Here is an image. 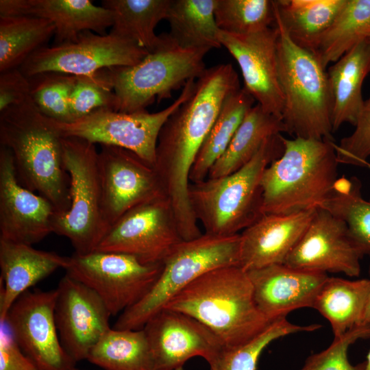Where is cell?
<instances>
[{
    "label": "cell",
    "mask_w": 370,
    "mask_h": 370,
    "mask_svg": "<svg viewBox=\"0 0 370 370\" xmlns=\"http://www.w3.org/2000/svg\"><path fill=\"white\" fill-rule=\"evenodd\" d=\"M143 330L156 370H175L195 356H201L209 363L223 349L219 338L204 324L167 308L152 316Z\"/></svg>",
    "instance_id": "cell-20"
},
{
    "label": "cell",
    "mask_w": 370,
    "mask_h": 370,
    "mask_svg": "<svg viewBox=\"0 0 370 370\" xmlns=\"http://www.w3.org/2000/svg\"><path fill=\"white\" fill-rule=\"evenodd\" d=\"M175 370H184V369H183V367H179V368L175 369Z\"/></svg>",
    "instance_id": "cell-47"
},
{
    "label": "cell",
    "mask_w": 370,
    "mask_h": 370,
    "mask_svg": "<svg viewBox=\"0 0 370 370\" xmlns=\"http://www.w3.org/2000/svg\"><path fill=\"white\" fill-rule=\"evenodd\" d=\"M164 308L186 314L204 324L224 349L246 343L273 321L258 308L248 274L239 266L222 267L205 273Z\"/></svg>",
    "instance_id": "cell-2"
},
{
    "label": "cell",
    "mask_w": 370,
    "mask_h": 370,
    "mask_svg": "<svg viewBox=\"0 0 370 370\" xmlns=\"http://www.w3.org/2000/svg\"><path fill=\"white\" fill-rule=\"evenodd\" d=\"M361 187L357 177L338 178L331 195L319 208L343 221L352 238L370 256V198L362 197Z\"/></svg>",
    "instance_id": "cell-35"
},
{
    "label": "cell",
    "mask_w": 370,
    "mask_h": 370,
    "mask_svg": "<svg viewBox=\"0 0 370 370\" xmlns=\"http://www.w3.org/2000/svg\"><path fill=\"white\" fill-rule=\"evenodd\" d=\"M240 234L221 236L202 234L177 243L162 261L156 282L136 304L118 317L114 328L143 329L186 286L205 273L226 266H239Z\"/></svg>",
    "instance_id": "cell-7"
},
{
    "label": "cell",
    "mask_w": 370,
    "mask_h": 370,
    "mask_svg": "<svg viewBox=\"0 0 370 370\" xmlns=\"http://www.w3.org/2000/svg\"><path fill=\"white\" fill-rule=\"evenodd\" d=\"M24 16L49 20L55 26L54 45L75 41L85 31L100 35L113 24L111 12L89 0H25Z\"/></svg>",
    "instance_id": "cell-25"
},
{
    "label": "cell",
    "mask_w": 370,
    "mask_h": 370,
    "mask_svg": "<svg viewBox=\"0 0 370 370\" xmlns=\"http://www.w3.org/2000/svg\"><path fill=\"white\" fill-rule=\"evenodd\" d=\"M182 241L171 204L162 197L123 214L110 226L95 251L124 254L145 264H160Z\"/></svg>",
    "instance_id": "cell-13"
},
{
    "label": "cell",
    "mask_w": 370,
    "mask_h": 370,
    "mask_svg": "<svg viewBox=\"0 0 370 370\" xmlns=\"http://www.w3.org/2000/svg\"><path fill=\"white\" fill-rule=\"evenodd\" d=\"M62 158L69 176L70 206L56 218L53 233L67 238L77 254L96 250L110 227L102 211L95 145L76 137L61 138Z\"/></svg>",
    "instance_id": "cell-9"
},
{
    "label": "cell",
    "mask_w": 370,
    "mask_h": 370,
    "mask_svg": "<svg viewBox=\"0 0 370 370\" xmlns=\"http://www.w3.org/2000/svg\"><path fill=\"white\" fill-rule=\"evenodd\" d=\"M369 279L370 280V265H369ZM361 325L364 326H370V293H369L367 304L365 310Z\"/></svg>",
    "instance_id": "cell-44"
},
{
    "label": "cell",
    "mask_w": 370,
    "mask_h": 370,
    "mask_svg": "<svg viewBox=\"0 0 370 370\" xmlns=\"http://www.w3.org/2000/svg\"><path fill=\"white\" fill-rule=\"evenodd\" d=\"M365 255L343 221L323 208H317L284 264L301 269L358 277L360 260Z\"/></svg>",
    "instance_id": "cell-16"
},
{
    "label": "cell",
    "mask_w": 370,
    "mask_h": 370,
    "mask_svg": "<svg viewBox=\"0 0 370 370\" xmlns=\"http://www.w3.org/2000/svg\"><path fill=\"white\" fill-rule=\"evenodd\" d=\"M370 36V0H346L312 53L325 69Z\"/></svg>",
    "instance_id": "cell-32"
},
{
    "label": "cell",
    "mask_w": 370,
    "mask_h": 370,
    "mask_svg": "<svg viewBox=\"0 0 370 370\" xmlns=\"http://www.w3.org/2000/svg\"><path fill=\"white\" fill-rule=\"evenodd\" d=\"M162 267V263L145 264L124 254L94 251L74 253L65 270L66 274L94 291L114 316L145 297Z\"/></svg>",
    "instance_id": "cell-11"
},
{
    "label": "cell",
    "mask_w": 370,
    "mask_h": 370,
    "mask_svg": "<svg viewBox=\"0 0 370 370\" xmlns=\"http://www.w3.org/2000/svg\"><path fill=\"white\" fill-rule=\"evenodd\" d=\"M31 93L29 78L21 71L13 69L0 75V112L23 103Z\"/></svg>",
    "instance_id": "cell-42"
},
{
    "label": "cell",
    "mask_w": 370,
    "mask_h": 370,
    "mask_svg": "<svg viewBox=\"0 0 370 370\" xmlns=\"http://www.w3.org/2000/svg\"><path fill=\"white\" fill-rule=\"evenodd\" d=\"M365 370H370V349L367 354L365 360Z\"/></svg>",
    "instance_id": "cell-45"
},
{
    "label": "cell",
    "mask_w": 370,
    "mask_h": 370,
    "mask_svg": "<svg viewBox=\"0 0 370 370\" xmlns=\"http://www.w3.org/2000/svg\"><path fill=\"white\" fill-rule=\"evenodd\" d=\"M196 79H189L179 97L162 110L132 113L101 108L71 122L46 116L60 137H76L93 144L130 150L154 166L160 130L169 116L193 93Z\"/></svg>",
    "instance_id": "cell-10"
},
{
    "label": "cell",
    "mask_w": 370,
    "mask_h": 370,
    "mask_svg": "<svg viewBox=\"0 0 370 370\" xmlns=\"http://www.w3.org/2000/svg\"><path fill=\"white\" fill-rule=\"evenodd\" d=\"M148 53L132 40L111 32L85 31L75 41L38 49L19 69L29 78L45 73L91 76L105 69L134 66Z\"/></svg>",
    "instance_id": "cell-12"
},
{
    "label": "cell",
    "mask_w": 370,
    "mask_h": 370,
    "mask_svg": "<svg viewBox=\"0 0 370 370\" xmlns=\"http://www.w3.org/2000/svg\"><path fill=\"white\" fill-rule=\"evenodd\" d=\"M61 138L29 96L0 112V143L12 156L18 180L49 201L58 215L70 206Z\"/></svg>",
    "instance_id": "cell-3"
},
{
    "label": "cell",
    "mask_w": 370,
    "mask_h": 370,
    "mask_svg": "<svg viewBox=\"0 0 370 370\" xmlns=\"http://www.w3.org/2000/svg\"><path fill=\"white\" fill-rule=\"evenodd\" d=\"M283 152L264 171L262 214L319 208L331 195L338 164L334 141L282 136Z\"/></svg>",
    "instance_id": "cell-4"
},
{
    "label": "cell",
    "mask_w": 370,
    "mask_h": 370,
    "mask_svg": "<svg viewBox=\"0 0 370 370\" xmlns=\"http://www.w3.org/2000/svg\"><path fill=\"white\" fill-rule=\"evenodd\" d=\"M368 38L370 40V36Z\"/></svg>",
    "instance_id": "cell-49"
},
{
    "label": "cell",
    "mask_w": 370,
    "mask_h": 370,
    "mask_svg": "<svg viewBox=\"0 0 370 370\" xmlns=\"http://www.w3.org/2000/svg\"><path fill=\"white\" fill-rule=\"evenodd\" d=\"M98 166L103 215L109 227L129 210L166 197L154 166L130 150L101 145Z\"/></svg>",
    "instance_id": "cell-15"
},
{
    "label": "cell",
    "mask_w": 370,
    "mask_h": 370,
    "mask_svg": "<svg viewBox=\"0 0 370 370\" xmlns=\"http://www.w3.org/2000/svg\"><path fill=\"white\" fill-rule=\"evenodd\" d=\"M160 36L156 48L137 64L106 69L117 99L116 111L146 110L156 99L171 97L173 91L206 69L204 59L210 49L183 48L169 34Z\"/></svg>",
    "instance_id": "cell-8"
},
{
    "label": "cell",
    "mask_w": 370,
    "mask_h": 370,
    "mask_svg": "<svg viewBox=\"0 0 370 370\" xmlns=\"http://www.w3.org/2000/svg\"><path fill=\"white\" fill-rule=\"evenodd\" d=\"M255 302L270 321L286 317L294 310L312 308L327 273L275 264L247 271Z\"/></svg>",
    "instance_id": "cell-21"
},
{
    "label": "cell",
    "mask_w": 370,
    "mask_h": 370,
    "mask_svg": "<svg viewBox=\"0 0 370 370\" xmlns=\"http://www.w3.org/2000/svg\"><path fill=\"white\" fill-rule=\"evenodd\" d=\"M315 210L263 214L240 234L239 267L249 271L284 264L306 230Z\"/></svg>",
    "instance_id": "cell-22"
},
{
    "label": "cell",
    "mask_w": 370,
    "mask_h": 370,
    "mask_svg": "<svg viewBox=\"0 0 370 370\" xmlns=\"http://www.w3.org/2000/svg\"><path fill=\"white\" fill-rule=\"evenodd\" d=\"M275 25L262 31L233 34L219 30L218 40L240 66L243 88L262 108L282 119L284 98L280 87Z\"/></svg>",
    "instance_id": "cell-19"
},
{
    "label": "cell",
    "mask_w": 370,
    "mask_h": 370,
    "mask_svg": "<svg viewBox=\"0 0 370 370\" xmlns=\"http://www.w3.org/2000/svg\"><path fill=\"white\" fill-rule=\"evenodd\" d=\"M275 14L291 40L312 51L320 36L332 25L346 0H276Z\"/></svg>",
    "instance_id": "cell-28"
},
{
    "label": "cell",
    "mask_w": 370,
    "mask_h": 370,
    "mask_svg": "<svg viewBox=\"0 0 370 370\" xmlns=\"http://www.w3.org/2000/svg\"><path fill=\"white\" fill-rule=\"evenodd\" d=\"M282 138L280 134L266 140L249 162L230 175L190 183V204L205 234H239L263 215L261 180L265 169L282 155Z\"/></svg>",
    "instance_id": "cell-5"
},
{
    "label": "cell",
    "mask_w": 370,
    "mask_h": 370,
    "mask_svg": "<svg viewBox=\"0 0 370 370\" xmlns=\"http://www.w3.org/2000/svg\"><path fill=\"white\" fill-rule=\"evenodd\" d=\"M57 288L28 290L9 309L5 323L39 370H73L76 362L63 348L56 319Z\"/></svg>",
    "instance_id": "cell-14"
},
{
    "label": "cell",
    "mask_w": 370,
    "mask_h": 370,
    "mask_svg": "<svg viewBox=\"0 0 370 370\" xmlns=\"http://www.w3.org/2000/svg\"><path fill=\"white\" fill-rule=\"evenodd\" d=\"M171 3V0H104L102 5L112 14L111 33L151 52L160 41L155 28L166 19Z\"/></svg>",
    "instance_id": "cell-30"
},
{
    "label": "cell",
    "mask_w": 370,
    "mask_h": 370,
    "mask_svg": "<svg viewBox=\"0 0 370 370\" xmlns=\"http://www.w3.org/2000/svg\"><path fill=\"white\" fill-rule=\"evenodd\" d=\"M370 73V40L356 45L327 71L332 95L333 132L345 123L354 126L363 108L362 87Z\"/></svg>",
    "instance_id": "cell-24"
},
{
    "label": "cell",
    "mask_w": 370,
    "mask_h": 370,
    "mask_svg": "<svg viewBox=\"0 0 370 370\" xmlns=\"http://www.w3.org/2000/svg\"><path fill=\"white\" fill-rule=\"evenodd\" d=\"M86 360L105 370H156L143 329L110 328L91 349Z\"/></svg>",
    "instance_id": "cell-33"
},
{
    "label": "cell",
    "mask_w": 370,
    "mask_h": 370,
    "mask_svg": "<svg viewBox=\"0 0 370 370\" xmlns=\"http://www.w3.org/2000/svg\"><path fill=\"white\" fill-rule=\"evenodd\" d=\"M58 214L44 197L21 184L10 151L0 147V239L32 245L53 233Z\"/></svg>",
    "instance_id": "cell-17"
},
{
    "label": "cell",
    "mask_w": 370,
    "mask_h": 370,
    "mask_svg": "<svg viewBox=\"0 0 370 370\" xmlns=\"http://www.w3.org/2000/svg\"><path fill=\"white\" fill-rule=\"evenodd\" d=\"M77 77L69 98L71 121L101 108L116 111L117 99L106 69L91 76Z\"/></svg>",
    "instance_id": "cell-39"
},
{
    "label": "cell",
    "mask_w": 370,
    "mask_h": 370,
    "mask_svg": "<svg viewBox=\"0 0 370 370\" xmlns=\"http://www.w3.org/2000/svg\"><path fill=\"white\" fill-rule=\"evenodd\" d=\"M0 324V370H39L19 347L5 323Z\"/></svg>",
    "instance_id": "cell-43"
},
{
    "label": "cell",
    "mask_w": 370,
    "mask_h": 370,
    "mask_svg": "<svg viewBox=\"0 0 370 370\" xmlns=\"http://www.w3.org/2000/svg\"><path fill=\"white\" fill-rule=\"evenodd\" d=\"M254 101L243 88L225 98L193 163L189 175L190 183L199 182L208 177L212 166L227 149Z\"/></svg>",
    "instance_id": "cell-29"
},
{
    "label": "cell",
    "mask_w": 370,
    "mask_h": 370,
    "mask_svg": "<svg viewBox=\"0 0 370 370\" xmlns=\"http://www.w3.org/2000/svg\"><path fill=\"white\" fill-rule=\"evenodd\" d=\"M217 0H171L166 20L168 33L186 49L220 48L214 9Z\"/></svg>",
    "instance_id": "cell-31"
},
{
    "label": "cell",
    "mask_w": 370,
    "mask_h": 370,
    "mask_svg": "<svg viewBox=\"0 0 370 370\" xmlns=\"http://www.w3.org/2000/svg\"><path fill=\"white\" fill-rule=\"evenodd\" d=\"M368 338H370V326L355 327L334 337L327 349L309 356L299 370H365V361L352 365L347 352L356 341Z\"/></svg>",
    "instance_id": "cell-40"
},
{
    "label": "cell",
    "mask_w": 370,
    "mask_h": 370,
    "mask_svg": "<svg viewBox=\"0 0 370 370\" xmlns=\"http://www.w3.org/2000/svg\"><path fill=\"white\" fill-rule=\"evenodd\" d=\"M284 132L281 119L267 112L259 104L246 113L224 153L212 166L207 178L230 175L245 165L266 140Z\"/></svg>",
    "instance_id": "cell-27"
},
{
    "label": "cell",
    "mask_w": 370,
    "mask_h": 370,
    "mask_svg": "<svg viewBox=\"0 0 370 370\" xmlns=\"http://www.w3.org/2000/svg\"><path fill=\"white\" fill-rule=\"evenodd\" d=\"M48 19L23 16L0 17V71L18 69L54 35Z\"/></svg>",
    "instance_id": "cell-34"
},
{
    "label": "cell",
    "mask_w": 370,
    "mask_h": 370,
    "mask_svg": "<svg viewBox=\"0 0 370 370\" xmlns=\"http://www.w3.org/2000/svg\"><path fill=\"white\" fill-rule=\"evenodd\" d=\"M274 14L284 132L294 138L334 141L332 100L326 69L312 52L291 40L275 11Z\"/></svg>",
    "instance_id": "cell-6"
},
{
    "label": "cell",
    "mask_w": 370,
    "mask_h": 370,
    "mask_svg": "<svg viewBox=\"0 0 370 370\" xmlns=\"http://www.w3.org/2000/svg\"><path fill=\"white\" fill-rule=\"evenodd\" d=\"M77 76L58 73H45L29 77L30 96L46 116L62 122L72 121L69 98Z\"/></svg>",
    "instance_id": "cell-38"
},
{
    "label": "cell",
    "mask_w": 370,
    "mask_h": 370,
    "mask_svg": "<svg viewBox=\"0 0 370 370\" xmlns=\"http://www.w3.org/2000/svg\"><path fill=\"white\" fill-rule=\"evenodd\" d=\"M240 88L231 64L206 69L196 79L192 95L160 130L154 168L171 204L182 240L202 234L188 199L190 170L224 100Z\"/></svg>",
    "instance_id": "cell-1"
},
{
    "label": "cell",
    "mask_w": 370,
    "mask_h": 370,
    "mask_svg": "<svg viewBox=\"0 0 370 370\" xmlns=\"http://www.w3.org/2000/svg\"><path fill=\"white\" fill-rule=\"evenodd\" d=\"M354 131L334 143L338 164L366 166L370 157V96L356 123Z\"/></svg>",
    "instance_id": "cell-41"
},
{
    "label": "cell",
    "mask_w": 370,
    "mask_h": 370,
    "mask_svg": "<svg viewBox=\"0 0 370 370\" xmlns=\"http://www.w3.org/2000/svg\"><path fill=\"white\" fill-rule=\"evenodd\" d=\"M56 288L55 319L62 345L75 362L87 359L110 328L111 314L94 291L67 274Z\"/></svg>",
    "instance_id": "cell-18"
},
{
    "label": "cell",
    "mask_w": 370,
    "mask_h": 370,
    "mask_svg": "<svg viewBox=\"0 0 370 370\" xmlns=\"http://www.w3.org/2000/svg\"><path fill=\"white\" fill-rule=\"evenodd\" d=\"M365 167H367L369 169H370V163L367 162Z\"/></svg>",
    "instance_id": "cell-46"
},
{
    "label": "cell",
    "mask_w": 370,
    "mask_h": 370,
    "mask_svg": "<svg viewBox=\"0 0 370 370\" xmlns=\"http://www.w3.org/2000/svg\"><path fill=\"white\" fill-rule=\"evenodd\" d=\"M321 325H299L282 317L273 321L260 334L234 348L223 349L208 364L210 370H256L263 350L273 341L301 332H312Z\"/></svg>",
    "instance_id": "cell-36"
},
{
    "label": "cell",
    "mask_w": 370,
    "mask_h": 370,
    "mask_svg": "<svg viewBox=\"0 0 370 370\" xmlns=\"http://www.w3.org/2000/svg\"><path fill=\"white\" fill-rule=\"evenodd\" d=\"M369 293V279L349 280L328 277L319 291L312 308L330 322L334 336H340L362 325Z\"/></svg>",
    "instance_id": "cell-26"
},
{
    "label": "cell",
    "mask_w": 370,
    "mask_h": 370,
    "mask_svg": "<svg viewBox=\"0 0 370 370\" xmlns=\"http://www.w3.org/2000/svg\"><path fill=\"white\" fill-rule=\"evenodd\" d=\"M73 370H87V369H77V368H74Z\"/></svg>",
    "instance_id": "cell-48"
},
{
    "label": "cell",
    "mask_w": 370,
    "mask_h": 370,
    "mask_svg": "<svg viewBox=\"0 0 370 370\" xmlns=\"http://www.w3.org/2000/svg\"><path fill=\"white\" fill-rule=\"evenodd\" d=\"M214 17L225 32L245 35L262 31L275 23L273 2L270 0H217Z\"/></svg>",
    "instance_id": "cell-37"
},
{
    "label": "cell",
    "mask_w": 370,
    "mask_h": 370,
    "mask_svg": "<svg viewBox=\"0 0 370 370\" xmlns=\"http://www.w3.org/2000/svg\"><path fill=\"white\" fill-rule=\"evenodd\" d=\"M69 257L32 245L0 239V322L18 297L56 270L66 269Z\"/></svg>",
    "instance_id": "cell-23"
}]
</instances>
